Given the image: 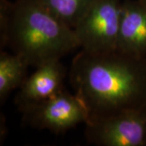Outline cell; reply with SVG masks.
Segmentation results:
<instances>
[{"mask_svg": "<svg viewBox=\"0 0 146 146\" xmlns=\"http://www.w3.org/2000/svg\"><path fill=\"white\" fill-rule=\"evenodd\" d=\"M70 80L90 112L89 119L146 106V58L116 50H82L74 58Z\"/></svg>", "mask_w": 146, "mask_h": 146, "instance_id": "cell-1", "label": "cell"}, {"mask_svg": "<svg viewBox=\"0 0 146 146\" xmlns=\"http://www.w3.org/2000/svg\"><path fill=\"white\" fill-rule=\"evenodd\" d=\"M8 46L35 67L80 47L74 29L34 0L13 3Z\"/></svg>", "mask_w": 146, "mask_h": 146, "instance_id": "cell-2", "label": "cell"}, {"mask_svg": "<svg viewBox=\"0 0 146 146\" xmlns=\"http://www.w3.org/2000/svg\"><path fill=\"white\" fill-rule=\"evenodd\" d=\"M120 0H94L74 28L79 46L92 54L117 50L122 11Z\"/></svg>", "mask_w": 146, "mask_h": 146, "instance_id": "cell-3", "label": "cell"}, {"mask_svg": "<svg viewBox=\"0 0 146 146\" xmlns=\"http://www.w3.org/2000/svg\"><path fill=\"white\" fill-rule=\"evenodd\" d=\"M85 135L102 146H146V106L89 119Z\"/></svg>", "mask_w": 146, "mask_h": 146, "instance_id": "cell-4", "label": "cell"}, {"mask_svg": "<svg viewBox=\"0 0 146 146\" xmlns=\"http://www.w3.org/2000/svg\"><path fill=\"white\" fill-rule=\"evenodd\" d=\"M24 123L37 129L62 133L80 123H86L90 112L84 99L77 94L65 89L50 99L23 111Z\"/></svg>", "mask_w": 146, "mask_h": 146, "instance_id": "cell-5", "label": "cell"}, {"mask_svg": "<svg viewBox=\"0 0 146 146\" xmlns=\"http://www.w3.org/2000/svg\"><path fill=\"white\" fill-rule=\"evenodd\" d=\"M66 69L60 59L47 61L36 67L20 88L16 104L21 111L54 97L64 90Z\"/></svg>", "mask_w": 146, "mask_h": 146, "instance_id": "cell-6", "label": "cell"}, {"mask_svg": "<svg viewBox=\"0 0 146 146\" xmlns=\"http://www.w3.org/2000/svg\"><path fill=\"white\" fill-rule=\"evenodd\" d=\"M117 50L146 58V6L139 0L122 3Z\"/></svg>", "mask_w": 146, "mask_h": 146, "instance_id": "cell-7", "label": "cell"}, {"mask_svg": "<svg viewBox=\"0 0 146 146\" xmlns=\"http://www.w3.org/2000/svg\"><path fill=\"white\" fill-rule=\"evenodd\" d=\"M29 63L21 54L0 53V102H4L7 96L21 85L27 78Z\"/></svg>", "mask_w": 146, "mask_h": 146, "instance_id": "cell-8", "label": "cell"}, {"mask_svg": "<svg viewBox=\"0 0 146 146\" xmlns=\"http://www.w3.org/2000/svg\"><path fill=\"white\" fill-rule=\"evenodd\" d=\"M74 29L94 0H34Z\"/></svg>", "mask_w": 146, "mask_h": 146, "instance_id": "cell-9", "label": "cell"}, {"mask_svg": "<svg viewBox=\"0 0 146 146\" xmlns=\"http://www.w3.org/2000/svg\"><path fill=\"white\" fill-rule=\"evenodd\" d=\"M13 3L8 0H0V47L8 46V35L10 30Z\"/></svg>", "mask_w": 146, "mask_h": 146, "instance_id": "cell-10", "label": "cell"}, {"mask_svg": "<svg viewBox=\"0 0 146 146\" xmlns=\"http://www.w3.org/2000/svg\"><path fill=\"white\" fill-rule=\"evenodd\" d=\"M139 1H141L143 4H145V5L146 6V0H139Z\"/></svg>", "mask_w": 146, "mask_h": 146, "instance_id": "cell-11", "label": "cell"}]
</instances>
